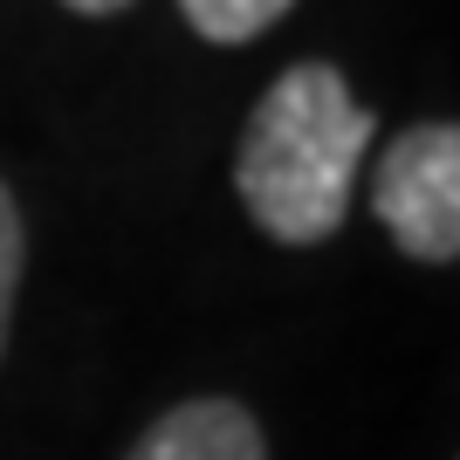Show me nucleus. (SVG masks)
<instances>
[{"label":"nucleus","instance_id":"1","mask_svg":"<svg viewBox=\"0 0 460 460\" xmlns=\"http://www.w3.org/2000/svg\"><path fill=\"white\" fill-rule=\"evenodd\" d=\"M371 137H378V117L350 96V76L337 62L316 56L282 69L234 152V192L248 220L282 248L330 241L350 213V186Z\"/></svg>","mask_w":460,"mask_h":460},{"label":"nucleus","instance_id":"2","mask_svg":"<svg viewBox=\"0 0 460 460\" xmlns=\"http://www.w3.org/2000/svg\"><path fill=\"white\" fill-rule=\"evenodd\" d=\"M371 213L399 241L405 261H426V269L460 261V124L454 117L405 124L385 145L378 179H371Z\"/></svg>","mask_w":460,"mask_h":460},{"label":"nucleus","instance_id":"4","mask_svg":"<svg viewBox=\"0 0 460 460\" xmlns=\"http://www.w3.org/2000/svg\"><path fill=\"white\" fill-rule=\"evenodd\" d=\"M288 7H296V0H179L186 28L199 41H220V49H241V41L269 35Z\"/></svg>","mask_w":460,"mask_h":460},{"label":"nucleus","instance_id":"5","mask_svg":"<svg viewBox=\"0 0 460 460\" xmlns=\"http://www.w3.org/2000/svg\"><path fill=\"white\" fill-rule=\"evenodd\" d=\"M21 269H28V227H21V199L0 186V358H7V330H14Z\"/></svg>","mask_w":460,"mask_h":460},{"label":"nucleus","instance_id":"3","mask_svg":"<svg viewBox=\"0 0 460 460\" xmlns=\"http://www.w3.org/2000/svg\"><path fill=\"white\" fill-rule=\"evenodd\" d=\"M124 460H269L261 420L234 399H186L158 412Z\"/></svg>","mask_w":460,"mask_h":460},{"label":"nucleus","instance_id":"6","mask_svg":"<svg viewBox=\"0 0 460 460\" xmlns=\"http://www.w3.org/2000/svg\"><path fill=\"white\" fill-rule=\"evenodd\" d=\"M69 14H83V21H103V14H124L131 0H62Z\"/></svg>","mask_w":460,"mask_h":460}]
</instances>
